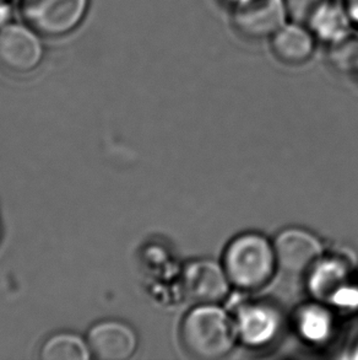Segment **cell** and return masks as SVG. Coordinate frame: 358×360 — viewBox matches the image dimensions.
<instances>
[{"label": "cell", "instance_id": "1", "mask_svg": "<svg viewBox=\"0 0 358 360\" xmlns=\"http://www.w3.org/2000/svg\"><path fill=\"white\" fill-rule=\"evenodd\" d=\"M236 337V323L216 304H199L184 317L180 326L184 349L197 359L216 360L227 356Z\"/></svg>", "mask_w": 358, "mask_h": 360}, {"label": "cell", "instance_id": "2", "mask_svg": "<svg viewBox=\"0 0 358 360\" xmlns=\"http://www.w3.org/2000/svg\"><path fill=\"white\" fill-rule=\"evenodd\" d=\"M274 245L257 233L239 235L228 245L223 268L233 285L246 290L262 288L275 272Z\"/></svg>", "mask_w": 358, "mask_h": 360}, {"label": "cell", "instance_id": "3", "mask_svg": "<svg viewBox=\"0 0 358 360\" xmlns=\"http://www.w3.org/2000/svg\"><path fill=\"white\" fill-rule=\"evenodd\" d=\"M90 0H20L25 24L47 39L74 32L88 14Z\"/></svg>", "mask_w": 358, "mask_h": 360}, {"label": "cell", "instance_id": "4", "mask_svg": "<svg viewBox=\"0 0 358 360\" xmlns=\"http://www.w3.org/2000/svg\"><path fill=\"white\" fill-rule=\"evenodd\" d=\"M27 24H8L0 29V68L13 75H27L39 68L44 46Z\"/></svg>", "mask_w": 358, "mask_h": 360}, {"label": "cell", "instance_id": "5", "mask_svg": "<svg viewBox=\"0 0 358 360\" xmlns=\"http://www.w3.org/2000/svg\"><path fill=\"white\" fill-rule=\"evenodd\" d=\"M289 18L285 0H236L233 27L249 39H271Z\"/></svg>", "mask_w": 358, "mask_h": 360}, {"label": "cell", "instance_id": "6", "mask_svg": "<svg viewBox=\"0 0 358 360\" xmlns=\"http://www.w3.org/2000/svg\"><path fill=\"white\" fill-rule=\"evenodd\" d=\"M277 266L290 274H305L319 263L323 246L317 236L300 228L286 229L274 243Z\"/></svg>", "mask_w": 358, "mask_h": 360}, {"label": "cell", "instance_id": "7", "mask_svg": "<svg viewBox=\"0 0 358 360\" xmlns=\"http://www.w3.org/2000/svg\"><path fill=\"white\" fill-rule=\"evenodd\" d=\"M88 349L98 360H126L134 356L138 336L133 327L119 320L97 322L88 333Z\"/></svg>", "mask_w": 358, "mask_h": 360}, {"label": "cell", "instance_id": "8", "mask_svg": "<svg viewBox=\"0 0 358 360\" xmlns=\"http://www.w3.org/2000/svg\"><path fill=\"white\" fill-rule=\"evenodd\" d=\"M185 295L198 304H216L226 297L230 279L223 266L208 259L189 263L183 273Z\"/></svg>", "mask_w": 358, "mask_h": 360}, {"label": "cell", "instance_id": "9", "mask_svg": "<svg viewBox=\"0 0 358 360\" xmlns=\"http://www.w3.org/2000/svg\"><path fill=\"white\" fill-rule=\"evenodd\" d=\"M314 34L307 25L286 22L272 37L271 51L281 63L302 65L314 53Z\"/></svg>", "mask_w": 358, "mask_h": 360}, {"label": "cell", "instance_id": "10", "mask_svg": "<svg viewBox=\"0 0 358 360\" xmlns=\"http://www.w3.org/2000/svg\"><path fill=\"white\" fill-rule=\"evenodd\" d=\"M279 314L267 305L243 307L236 322L237 335L246 345L260 347L275 338L280 330Z\"/></svg>", "mask_w": 358, "mask_h": 360}, {"label": "cell", "instance_id": "11", "mask_svg": "<svg viewBox=\"0 0 358 360\" xmlns=\"http://www.w3.org/2000/svg\"><path fill=\"white\" fill-rule=\"evenodd\" d=\"M90 356L88 342L72 332L55 333L39 349V358L44 360H88Z\"/></svg>", "mask_w": 358, "mask_h": 360}, {"label": "cell", "instance_id": "12", "mask_svg": "<svg viewBox=\"0 0 358 360\" xmlns=\"http://www.w3.org/2000/svg\"><path fill=\"white\" fill-rule=\"evenodd\" d=\"M310 289L318 299H333L345 287V271L336 261L319 263L312 271Z\"/></svg>", "mask_w": 358, "mask_h": 360}, {"label": "cell", "instance_id": "13", "mask_svg": "<svg viewBox=\"0 0 358 360\" xmlns=\"http://www.w3.org/2000/svg\"><path fill=\"white\" fill-rule=\"evenodd\" d=\"M298 330L308 341H325L331 331L330 315L317 305L305 307L298 316Z\"/></svg>", "mask_w": 358, "mask_h": 360}, {"label": "cell", "instance_id": "14", "mask_svg": "<svg viewBox=\"0 0 358 360\" xmlns=\"http://www.w3.org/2000/svg\"><path fill=\"white\" fill-rule=\"evenodd\" d=\"M331 44L330 60L335 68L349 73L358 70V32L345 31Z\"/></svg>", "mask_w": 358, "mask_h": 360}, {"label": "cell", "instance_id": "15", "mask_svg": "<svg viewBox=\"0 0 358 360\" xmlns=\"http://www.w3.org/2000/svg\"><path fill=\"white\" fill-rule=\"evenodd\" d=\"M346 19L344 14L333 6L330 3L321 13L317 15L312 22L308 25V27L314 30L318 36H321L323 39H333L339 37L340 34H344L346 30Z\"/></svg>", "mask_w": 358, "mask_h": 360}, {"label": "cell", "instance_id": "16", "mask_svg": "<svg viewBox=\"0 0 358 360\" xmlns=\"http://www.w3.org/2000/svg\"><path fill=\"white\" fill-rule=\"evenodd\" d=\"M285 3L289 18L308 26L330 4V0H285Z\"/></svg>", "mask_w": 358, "mask_h": 360}, {"label": "cell", "instance_id": "17", "mask_svg": "<svg viewBox=\"0 0 358 360\" xmlns=\"http://www.w3.org/2000/svg\"><path fill=\"white\" fill-rule=\"evenodd\" d=\"M331 302L345 307H358V289L345 285V287L340 289L339 292L335 294L333 299H331Z\"/></svg>", "mask_w": 358, "mask_h": 360}, {"label": "cell", "instance_id": "18", "mask_svg": "<svg viewBox=\"0 0 358 360\" xmlns=\"http://www.w3.org/2000/svg\"><path fill=\"white\" fill-rule=\"evenodd\" d=\"M10 9L5 1H0V29L9 24Z\"/></svg>", "mask_w": 358, "mask_h": 360}, {"label": "cell", "instance_id": "19", "mask_svg": "<svg viewBox=\"0 0 358 360\" xmlns=\"http://www.w3.org/2000/svg\"><path fill=\"white\" fill-rule=\"evenodd\" d=\"M347 11L358 22V0H347Z\"/></svg>", "mask_w": 358, "mask_h": 360}, {"label": "cell", "instance_id": "20", "mask_svg": "<svg viewBox=\"0 0 358 360\" xmlns=\"http://www.w3.org/2000/svg\"><path fill=\"white\" fill-rule=\"evenodd\" d=\"M354 359H358V342H357V345H356V347H354Z\"/></svg>", "mask_w": 358, "mask_h": 360}, {"label": "cell", "instance_id": "21", "mask_svg": "<svg viewBox=\"0 0 358 360\" xmlns=\"http://www.w3.org/2000/svg\"><path fill=\"white\" fill-rule=\"evenodd\" d=\"M0 1H5V0H0Z\"/></svg>", "mask_w": 358, "mask_h": 360}]
</instances>
